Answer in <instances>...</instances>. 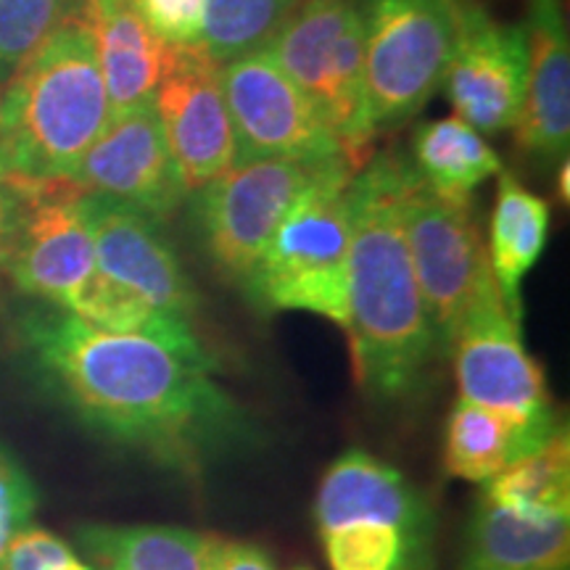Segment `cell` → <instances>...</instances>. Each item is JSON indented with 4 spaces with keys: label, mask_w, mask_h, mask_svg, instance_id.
I'll use <instances>...</instances> for the list:
<instances>
[{
    "label": "cell",
    "mask_w": 570,
    "mask_h": 570,
    "mask_svg": "<svg viewBox=\"0 0 570 570\" xmlns=\"http://www.w3.org/2000/svg\"><path fill=\"white\" fill-rule=\"evenodd\" d=\"M298 0H204L202 48L217 63L262 51Z\"/></svg>",
    "instance_id": "cell-25"
},
{
    "label": "cell",
    "mask_w": 570,
    "mask_h": 570,
    "mask_svg": "<svg viewBox=\"0 0 570 570\" xmlns=\"http://www.w3.org/2000/svg\"><path fill=\"white\" fill-rule=\"evenodd\" d=\"M294 570H309V568H294Z\"/></svg>",
    "instance_id": "cell-34"
},
{
    "label": "cell",
    "mask_w": 570,
    "mask_h": 570,
    "mask_svg": "<svg viewBox=\"0 0 570 570\" xmlns=\"http://www.w3.org/2000/svg\"><path fill=\"white\" fill-rule=\"evenodd\" d=\"M98 273L142 302L194 323L198 294L159 223L146 212L85 194Z\"/></svg>",
    "instance_id": "cell-15"
},
{
    "label": "cell",
    "mask_w": 570,
    "mask_h": 570,
    "mask_svg": "<svg viewBox=\"0 0 570 570\" xmlns=\"http://www.w3.org/2000/svg\"><path fill=\"white\" fill-rule=\"evenodd\" d=\"M346 159L320 164L244 283L262 312H312L346 333V256L352 240Z\"/></svg>",
    "instance_id": "cell-4"
},
{
    "label": "cell",
    "mask_w": 570,
    "mask_h": 570,
    "mask_svg": "<svg viewBox=\"0 0 570 570\" xmlns=\"http://www.w3.org/2000/svg\"><path fill=\"white\" fill-rule=\"evenodd\" d=\"M523 24L499 21L479 3H458V32L444 88L454 117L481 135L515 130L525 104Z\"/></svg>",
    "instance_id": "cell-12"
},
{
    "label": "cell",
    "mask_w": 570,
    "mask_h": 570,
    "mask_svg": "<svg viewBox=\"0 0 570 570\" xmlns=\"http://www.w3.org/2000/svg\"><path fill=\"white\" fill-rule=\"evenodd\" d=\"M558 431V415L523 420L460 399L446 420L444 468L454 479L487 483L544 446Z\"/></svg>",
    "instance_id": "cell-20"
},
{
    "label": "cell",
    "mask_w": 570,
    "mask_h": 570,
    "mask_svg": "<svg viewBox=\"0 0 570 570\" xmlns=\"http://www.w3.org/2000/svg\"><path fill=\"white\" fill-rule=\"evenodd\" d=\"M146 27L169 48L202 46L204 0H132Z\"/></svg>",
    "instance_id": "cell-28"
},
{
    "label": "cell",
    "mask_w": 570,
    "mask_h": 570,
    "mask_svg": "<svg viewBox=\"0 0 570 570\" xmlns=\"http://www.w3.org/2000/svg\"><path fill=\"white\" fill-rule=\"evenodd\" d=\"M223 92L235 135V161L346 159L333 127L265 48L223 63Z\"/></svg>",
    "instance_id": "cell-10"
},
{
    "label": "cell",
    "mask_w": 570,
    "mask_h": 570,
    "mask_svg": "<svg viewBox=\"0 0 570 570\" xmlns=\"http://www.w3.org/2000/svg\"><path fill=\"white\" fill-rule=\"evenodd\" d=\"M154 109L185 194H198L233 167L235 135L223 92V63L202 46L173 48L154 92Z\"/></svg>",
    "instance_id": "cell-13"
},
{
    "label": "cell",
    "mask_w": 570,
    "mask_h": 570,
    "mask_svg": "<svg viewBox=\"0 0 570 570\" xmlns=\"http://www.w3.org/2000/svg\"><path fill=\"white\" fill-rule=\"evenodd\" d=\"M9 212H11V188L6 183L3 173H0V259H3V244H6V227H9Z\"/></svg>",
    "instance_id": "cell-32"
},
{
    "label": "cell",
    "mask_w": 570,
    "mask_h": 570,
    "mask_svg": "<svg viewBox=\"0 0 570 570\" xmlns=\"http://www.w3.org/2000/svg\"><path fill=\"white\" fill-rule=\"evenodd\" d=\"M204 570H277L262 547L248 541L206 537Z\"/></svg>",
    "instance_id": "cell-31"
},
{
    "label": "cell",
    "mask_w": 570,
    "mask_h": 570,
    "mask_svg": "<svg viewBox=\"0 0 570 570\" xmlns=\"http://www.w3.org/2000/svg\"><path fill=\"white\" fill-rule=\"evenodd\" d=\"M399 212L433 341L439 354H449L462 317L491 277L473 204L441 198L402 159Z\"/></svg>",
    "instance_id": "cell-7"
},
{
    "label": "cell",
    "mask_w": 570,
    "mask_h": 570,
    "mask_svg": "<svg viewBox=\"0 0 570 570\" xmlns=\"http://www.w3.org/2000/svg\"><path fill=\"white\" fill-rule=\"evenodd\" d=\"M558 167H560V173H558V185H560V196H562V202H566L568 204V173H570V169H568V159H562L560 164H558Z\"/></svg>",
    "instance_id": "cell-33"
},
{
    "label": "cell",
    "mask_w": 570,
    "mask_h": 570,
    "mask_svg": "<svg viewBox=\"0 0 570 570\" xmlns=\"http://www.w3.org/2000/svg\"><path fill=\"white\" fill-rule=\"evenodd\" d=\"M80 11L96 38L109 111L154 101L173 48L148 30L132 0H82Z\"/></svg>",
    "instance_id": "cell-18"
},
{
    "label": "cell",
    "mask_w": 570,
    "mask_h": 570,
    "mask_svg": "<svg viewBox=\"0 0 570 570\" xmlns=\"http://www.w3.org/2000/svg\"><path fill=\"white\" fill-rule=\"evenodd\" d=\"M11 212L6 227V273L19 291L69 309L96 273V246L85 214V190L71 180H9Z\"/></svg>",
    "instance_id": "cell-8"
},
{
    "label": "cell",
    "mask_w": 570,
    "mask_h": 570,
    "mask_svg": "<svg viewBox=\"0 0 570 570\" xmlns=\"http://www.w3.org/2000/svg\"><path fill=\"white\" fill-rule=\"evenodd\" d=\"M399 169L402 156L381 154L348 185L346 336L356 383L389 402L415 394L441 356L404 240Z\"/></svg>",
    "instance_id": "cell-2"
},
{
    "label": "cell",
    "mask_w": 570,
    "mask_h": 570,
    "mask_svg": "<svg viewBox=\"0 0 570 570\" xmlns=\"http://www.w3.org/2000/svg\"><path fill=\"white\" fill-rule=\"evenodd\" d=\"M71 183L88 196H104L146 212L156 223L175 214L188 196L154 101L111 114Z\"/></svg>",
    "instance_id": "cell-14"
},
{
    "label": "cell",
    "mask_w": 570,
    "mask_h": 570,
    "mask_svg": "<svg viewBox=\"0 0 570 570\" xmlns=\"http://www.w3.org/2000/svg\"><path fill=\"white\" fill-rule=\"evenodd\" d=\"M550 225V202L525 188L508 169H502L497 204L491 212L487 259L499 294L518 320L523 315L520 285L544 252Z\"/></svg>",
    "instance_id": "cell-21"
},
{
    "label": "cell",
    "mask_w": 570,
    "mask_h": 570,
    "mask_svg": "<svg viewBox=\"0 0 570 570\" xmlns=\"http://www.w3.org/2000/svg\"><path fill=\"white\" fill-rule=\"evenodd\" d=\"M317 167L291 159L235 161L194 194L198 235L219 273L240 285L248 281L277 225Z\"/></svg>",
    "instance_id": "cell-9"
},
{
    "label": "cell",
    "mask_w": 570,
    "mask_h": 570,
    "mask_svg": "<svg viewBox=\"0 0 570 570\" xmlns=\"http://www.w3.org/2000/svg\"><path fill=\"white\" fill-rule=\"evenodd\" d=\"M109 117L96 38L75 11L0 96V173L21 183L71 180Z\"/></svg>",
    "instance_id": "cell-3"
},
{
    "label": "cell",
    "mask_w": 570,
    "mask_h": 570,
    "mask_svg": "<svg viewBox=\"0 0 570 570\" xmlns=\"http://www.w3.org/2000/svg\"><path fill=\"white\" fill-rule=\"evenodd\" d=\"M75 0H0V80L13 75L69 17Z\"/></svg>",
    "instance_id": "cell-27"
},
{
    "label": "cell",
    "mask_w": 570,
    "mask_h": 570,
    "mask_svg": "<svg viewBox=\"0 0 570 570\" xmlns=\"http://www.w3.org/2000/svg\"><path fill=\"white\" fill-rule=\"evenodd\" d=\"M520 24L529 71L518 146L539 164H560L570 146V38L562 0H529Z\"/></svg>",
    "instance_id": "cell-16"
},
{
    "label": "cell",
    "mask_w": 570,
    "mask_h": 570,
    "mask_svg": "<svg viewBox=\"0 0 570 570\" xmlns=\"http://www.w3.org/2000/svg\"><path fill=\"white\" fill-rule=\"evenodd\" d=\"M331 570H425L428 539L383 523H348L323 533Z\"/></svg>",
    "instance_id": "cell-26"
},
{
    "label": "cell",
    "mask_w": 570,
    "mask_h": 570,
    "mask_svg": "<svg viewBox=\"0 0 570 570\" xmlns=\"http://www.w3.org/2000/svg\"><path fill=\"white\" fill-rule=\"evenodd\" d=\"M570 510L523 512L481 499L462 570H568Z\"/></svg>",
    "instance_id": "cell-19"
},
{
    "label": "cell",
    "mask_w": 570,
    "mask_h": 570,
    "mask_svg": "<svg viewBox=\"0 0 570 570\" xmlns=\"http://www.w3.org/2000/svg\"><path fill=\"white\" fill-rule=\"evenodd\" d=\"M0 570H90V566L56 533L27 525L13 537Z\"/></svg>",
    "instance_id": "cell-30"
},
{
    "label": "cell",
    "mask_w": 570,
    "mask_h": 570,
    "mask_svg": "<svg viewBox=\"0 0 570 570\" xmlns=\"http://www.w3.org/2000/svg\"><path fill=\"white\" fill-rule=\"evenodd\" d=\"M38 508V494L30 475L13 460L9 449L0 446V562L19 531L30 525Z\"/></svg>",
    "instance_id": "cell-29"
},
{
    "label": "cell",
    "mask_w": 570,
    "mask_h": 570,
    "mask_svg": "<svg viewBox=\"0 0 570 570\" xmlns=\"http://www.w3.org/2000/svg\"><path fill=\"white\" fill-rule=\"evenodd\" d=\"M365 32V92L375 132L423 111L441 88L460 0H354Z\"/></svg>",
    "instance_id": "cell-6"
},
{
    "label": "cell",
    "mask_w": 570,
    "mask_h": 570,
    "mask_svg": "<svg viewBox=\"0 0 570 570\" xmlns=\"http://www.w3.org/2000/svg\"><path fill=\"white\" fill-rule=\"evenodd\" d=\"M483 499L499 508L523 512L570 510V444L568 433L558 431L529 458L512 462L487 481Z\"/></svg>",
    "instance_id": "cell-24"
},
{
    "label": "cell",
    "mask_w": 570,
    "mask_h": 570,
    "mask_svg": "<svg viewBox=\"0 0 570 570\" xmlns=\"http://www.w3.org/2000/svg\"><path fill=\"white\" fill-rule=\"evenodd\" d=\"M315 518L320 533L348 523H383L431 541L433 520L423 497L396 468L352 449L327 468L317 489Z\"/></svg>",
    "instance_id": "cell-17"
},
{
    "label": "cell",
    "mask_w": 570,
    "mask_h": 570,
    "mask_svg": "<svg viewBox=\"0 0 570 570\" xmlns=\"http://www.w3.org/2000/svg\"><path fill=\"white\" fill-rule=\"evenodd\" d=\"M21 338L77 417L164 468L198 475L248 436L244 410L214 367L151 338L104 331L59 306L30 312Z\"/></svg>",
    "instance_id": "cell-1"
},
{
    "label": "cell",
    "mask_w": 570,
    "mask_h": 570,
    "mask_svg": "<svg viewBox=\"0 0 570 570\" xmlns=\"http://www.w3.org/2000/svg\"><path fill=\"white\" fill-rule=\"evenodd\" d=\"M265 51L317 106L352 167L370 161L365 32L354 0H298Z\"/></svg>",
    "instance_id": "cell-5"
},
{
    "label": "cell",
    "mask_w": 570,
    "mask_h": 570,
    "mask_svg": "<svg viewBox=\"0 0 570 570\" xmlns=\"http://www.w3.org/2000/svg\"><path fill=\"white\" fill-rule=\"evenodd\" d=\"M449 354L454 356L460 399L512 417H554L544 370L525 348L520 320L504 304L494 275L462 317Z\"/></svg>",
    "instance_id": "cell-11"
},
{
    "label": "cell",
    "mask_w": 570,
    "mask_h": 570,
    "mask_svg": "<svg viewBox=\"0 0 570 570\" xmlns=\"http://www.w3.org/2000/svg\"><path fill=\"white\" fill-rule=\"evenodd\" d=\"M80 544L101 570H204L206 537L177 525H85Z\"/></svg>",
    "instance_id": "cell-23"
},
{
    "label": "cell",
    "mask_w": 570,
    "mask_h": 570,
    "mask_svg": "<svg viewBox=\"0 0 570 570\" xmlns=\"http://www.w3.org/2000/svg\"><path fill=\"white\" fill-rule=\"evenodd\" d=\"M412 169L428 188L454 204H473V194L502 173V156L460 117L431 119L412 135Z\"/></svg>",
    "instance_id": "cell-22"
}]
</instances>
